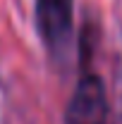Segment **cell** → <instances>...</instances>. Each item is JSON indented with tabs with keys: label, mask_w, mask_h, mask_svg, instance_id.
Instances as JSON below:
<instances>
[{
	"label": "cell",
	"mask_w": 122,
	"mask_h": 124,
	"mask_svg": "<svg viewBox=\"0 0 122 124\" xmlns=\"http://www.w3.org/2000/svg\"><path fill=\"white\" fill-rule=\"evenodd\" d=\"M36 22L48 50L55 57H62L70 46L72 0H36Z\"/></svg>",
	"instance_id": "cell-1"
},
{
	"label": "cell",
	"mask_w": 122,
	"mask_h": 124,
	"mask_svg": "<svg viewBox=\"0 0 122 124\" xmlns=\"http://www.w3.org/2000/svg\"><path fill=\"white\" fill-rule=\"evenodd\" d=\"M105 117L108 103L101 79L93 74L81 77L67 108V124H105Z\"/></svg>",
	"instance_id": "cell-2"
}]
</instances>
